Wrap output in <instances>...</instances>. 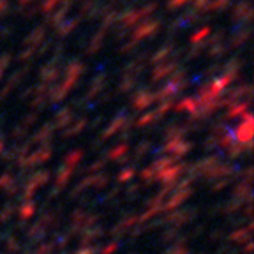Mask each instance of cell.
<instances>
[{
	"instance_id": "obj_12",
	"label": "cell",
	"mask_w": 254,
	"mask_h": 254,
	"mask_svg": "<svg viewBox=\"0 0 254 254\" xmlns=\"http://www.w3.org/2000/svg\"><path fill=\"white\" fill-rule=\"evenodd\" d=\"M186 2H189V0H170V2H168V7L177 9V7H180V5L186 4Z\"/></svg>"
},
{
	"instance_id": "obj_14",
	"label": "cell",
	"mask_w": 254,
	"mask_h": 254,
	"mask_svg": "<svg viewBox=\"0 0 254 254\" xmlns=\"http://www.w3.org/2000/svg\"><path fill=\"white\" fill-rule=\"evenodd\" d=\"M21 4H27V2H30V0H20Z\"/></svg>"
},
{
	"instance_id": "obj_15",
	"label": "cell",
	"mask_w": 254,
	"mask_h": 254,
	"mask_svg": "<svg viewBox=\"0 0 254 254\" xmlns=\"http://www.w3.org/2000/svg\"><path fill=\"white\" fill-rule=\"evenodd\" d=\"M85 2H87V0H85Z\"/></svg>"
},
{
	"instance_id": "obj_7",
	"label": "cell",
	"mask_w": 254,
	"mask_h": 254,
	"mask_svg": "<svg viewBox=\"0 0 254 254\" xmlns=\"http://www.w3.org/2000/svg\"><path fill=\"white\" fill-rule=\"evenodd\" d=\"M247 37H249V30H242V32H238L237 36H235V39H233V46H238V44H242V41H246Z\"/></svg>"
},
{
	"instance_id": "obj_10",
	"label": "cell",
	"mask_w": 254,
	"mask_h": 254,
	"mask_svg": "<svg viewBox=\"0 0 254 254\" xmlns=\"http://www.w3.org/2000/svg\"><path fill=\"white\" fill-rule=\"evenodd\" d=\"M168 52H171V44H166V46L161 50V52L157 53V55L154 57V62H157V60H161V59H164V57L168 55Z\"/></svg>"
},
{
	"instance_id": "obj_13",
	"label": "cell",
	"mask_w": 254,
	"mask_h": 254,
	"mask_svg": "<svg viewBox=\"0 0 254 254\" xmlns=\"http://www.w3.org/2000/svg\"><path fill=\"white\" fill-rule=\"evenodd\" d=\"M7 5H9L7 0H0V14H4L7 11Z\"/></svg>"
},
{
	"instance_id": "obj_3",
	"label": "cell",
	"mask_w": 254,
	"mask_h": 254,
	"mask_svg": "<svg viewBox=\"0 0 254 254\" xmlns=\"http://www.w3.org/2000/svg\"><path fill=\"white\" fill-rule=\"evenodd\" d=\"M122 23L124 25H127V27H131V25H134L138 20H141V12L139 11H129V12H126V14H122Z\"/></svg>"
},
{
	"instance_id": "obj_11",
	"label": "cell",
	"mask_w": 254,
	"mask_h": 254,
	"mask_svg": "<svg viewBox=\"0 0 254 254\" xmlns=\"http://www.w3.org/2000/svg\"><path fill=\"white\" fill-rule=\"evenodd\" d=\"M208 28H203V30H199V32H196L194 36H192V43H196V41H199L201 37H205V36H208Z\"/></svg>"
},
{
	"instance_id": "obj_6",
	"label": "cell",
	"mask_w": 254,
	"mask_h": 254,
	"mask_svg": "<svg viewBox=\"0 0 254 254\" xmlns=\"http://www.w3.org/2000/svg\"><path fill=\"white\" fill-rule=\"evenodd\" d=\"M76 23H78V20H72V21H67V23H64L59 27V36H65V34H69V32L72 30V28L76 27Z\"/></svg>"
},
{
	"instance_id": "obj_5",
	"label": "cell",
	"mask_w": 254,
	"mask_h": 254,
	"mask_svg": "<svg viewBox=\"0 0 254 254\" xmlns=\"http://www.w3.org/2000/svg\"><path fill=\"white\" fill-rule=\"evenodd\" d=\"M67 11H69V5H65V7H62V9H59V11H55L53 12V16L50 18V20L53 21V23H60V21L65 18V14H67Z\"/></svg>"
},
{
	"instance_id": "obj_1",
	"label": "cell",
	"mask_w": 254,
	"mask_h": 254,
	"mask_svg": "<svg viewBox=\"0 0 254 254\" xmlns=\"http://www.w3.org/2000/svg\"><path fill=\"white\" fill-rule=\"evenodd\" d=\"M159 28V21H148V23H143L138 27V30L134 32V41L138 39H143V37L147 36H152V34H155Z\"/></svg>"
},
{
	"instance_id": "obj_8",
	"label": "cell",
	"mask_w": 254,
	"mask_h": 254,
	"mask_svg": "<svg viewBox=\"0 0 254 254\" xmlns=\"http://www.w3.org/2000/svg\"><path fill=\"white\" fill-rule=\"evenodd\" d=\"M215 44H217V46H212L210 52H208L210 53V57H219L221 53L226 52V46H224V44H221V43H215Z\"/></svg>"
},
{
	"instance_id": "obj_2",
	"label": "cell",
	"mask_w": 254,
	"mask_h": 254,
	"mask_svg": "<svg viewBox=\"0 0 254 254\" xmlns=\"http://www.w3.org/2000/svg\"><path fill=\"white\" fill-rule=\"evenodd\" d=\"M251 16H253V9L247 2H240V4L235 7L233 11V20H251Z\"/></svg>"
},
{
	"instance_id": "obj_4",
	"label": "cell",
	"mask_w": 254,
	"mask_h": 254,
	"mask_svg": "<svg viewBox=\"0 0 254 254\" xmlns=\"http://www.w3.org/2000/svg\"><path fill=\"white\" fill-rule=\"evenodd\" d=\"M230 5V0H212L206 4V7L203 11H221V9L228 7Z\"/></svg>"
},
{
	"instance_id": "obj_9",
	"label": "cell",
	"mask_w": 254,
	"mask_h": 254,
	"mask_svg": "<svg viewBox=\"0 0 254 254\" xmlns=\"http://www.w3.org/2000/svg\"><path fill=\"white\" fill-rule=\"evenodd\" d=\"M173 67H175V65H164V67H161L157 72H155V74H154V78H155V79L163 78L164 74H168V72H171V69H173Z\"/></svg>"
}]
</instances>
